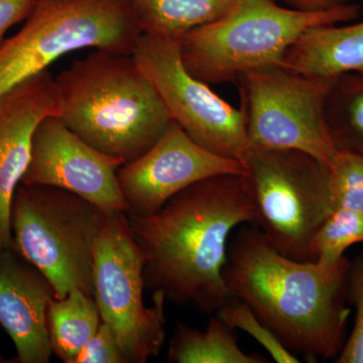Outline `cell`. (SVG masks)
<instances>
[{"label":"cell","mask_w":363,"mask_h":363,"mask_svg":"<svg viewBox=\"0 0 363 363\" xmlns=\"http://www.w3.org/2000/svg\"><path fill=\"white\" fill-rule=\"evenodd\" d=\"M329 185L334 208L363 214V157L339 150L329 167Z\"/></svg>","instance_id":"cell-22"},{"label":"cell","mask_w":363,"mask_h":363,"mask_svg":"<svg viewBox=\"0 0 363 363\" xmlns=\"http://www.w3.org/2000/svg\"><path fill=\"white\" fill-rule=\"evenodd\" d=\"M108 212L80 196L50 186L20 184L11 203L14 248L54 286L93 297L94 245Z\"/></svg>","instance_id":"cell-6"},{"label":"cell","mask_w":363,"mask_h":363,"mask_svg":"<svg viewBox=\"0 0 363 363\" xmlns=\"http://www.w3.org/2000/svg\"><path fill=\"white\" fill-rule=\"evenodd\" d=\"M236 0H131L143 35L180 40L222 18Z\"/></svg>","instance_id":"cell-16"},{"label":"cell","mask_w":363,"mask_h":363,"mask_svg":"<svg viewBox=\"0 0 363 363\" xmlns=\"http://www.w3.org/2000/svg\"><path fill=\"white\" fill-rule=\"evenodd\" d=\"M145 257L143 281L167 300L215 314L235 300L223 278L229 240L257 208L242 175L212 177L172 197L156 213L128 214Z\"/></svg>","instance_id":"cell-1"},{"label":"cell","mask_w":363,"mask_h":363,"mask_svg":"<svg viewBox=\"0 0 363 363\" xmlns=\"http://www.w3.org/2000/svg\"><path fill=\"white\" fill-rule=\"evenodd\" d=\"M143 267L128 212H108L95 241L93 298L128 363H147L166 342V296L152 292L154 304L145 305Z\"/></svg>","instance_id":"cell-9"},{"label":"cell","mask_w":363,"mask_h":363,"mask_svg":"<svg viewBox=\"0 0 363 363\" xmlns=\"http://www.w3.org/2000/svg\"><path fill=\"white\" fill-rule=\"evenodd\" d=\"M142 35L131 0H37L20 32L0 45V97L67 52L133 55Z\"/></svg>","instance_id":"cell-5"},{"label":"cell","mask_w":363,"mask_h":363,"mask_svg":"<svg viewBox=\"0 0 363 363\" xmlns=\"http://www.w3.org/2000/svg\"><path fill=\"white\" fill-rule=\"evenodd\" d=\"M335 78L305 75L281 65L241 77L236 85L250 147L298 150L329 168L339 152L326 117Z\"/></svg>","instance_id":"cell-8"},{"label":"cell","mask_w":363,"mask_h":363,"mask_svg":"<svg viewBox=\"0 0 363 363\" xmlns=\"http://www.w3.org/2000/svg\"><path fill=\"white\" fill-rule=\"evenodd\" d=\"M102 320L94 298L72 289L65 298H54L48 307V328L52 355L74 363L94 336Z\"/></svg>","instance_id":"cell-18"},{"label":"cell","mask_w":363,"mask_h":363,"mask_svg":"<svg viewBox=\"0 0 363 363\" xmlns=\"http://www.w3.org/2000/svg\"><path fill=\"white\" fill-rule=\"evenodd\" d=\"M362 241L363 214L347 208H334L313 240V257L322 264H334L345 257L347 248Z\"/></svg>","instance_id":"cell-20"},{"label":"cell","mask_w":363,"mask_h":363,"mask_svg":"<svg viewBox=\"0 0 363 363\" xmlns=\"http://www.w3.org/2000/svg\"><path fill=\"white\" fill-rule=\"evenodd\" d=\"M133 57L172 121L205 150L242 161L250 147L242 113L186 70L179 40L143 33Z\"/></svg>","instance_id":"cell-10"},{"label":"cell","mask_w":363,"mask_h":363,"mask_svg":"<svg viewBox=\"0 0 363 363\" xmlns=\"http://www.w3.org/2000/svg\"><path fill=\"white\" fill-rule=\"evenodd\" d=\"M56 298L47 277L13 247L0 248V326L11 338V362L49 363L48 307Z\"/></svg>","instance_id":"cell-14"},{"label":"cell","mask_w":363,"mask_h":363,"mask_svg":"<svg viewBox=\"0 0 363 363\" xmlns=\"http://www.w3.org/2000/svg\"><path fill=\"white\" fill-rule=\"evenodd\" d=\"M350 260L298 262L277 252L259 228L240 226L229 240L223 278L233 295L294 354L336 359L345 343Z\"/></svg>","instance_id":"cell-2"},{"label":"cell","mask_w":363,"mask_h":363,"mask_svg":"<svg viewBox=\"0 0 363 363\" xmlns=\"http://www.w3.org/2000/svg\"><path fill=\"white\" fill-rule=\"evenodd\" d=\"M340 25L306 30L289 48L279 65L321 77L363 72V21Z\"/></svg>","instance_id":"cell-15"},{"label":"cell","mask_w":363,"mask_h":363,"mask_svg":"<svg viewBox=\"0 0 363 363\" xmlns=\"http://www.w3.org/2000/svg\"><path fill=\"white\" fill-rule=\"evenodd\" d=\"M326 117L337 150L363 157V72L335 78L327 97Z\"/></svg>","instance_id":"cell-19"},{"label":"cell","mask_w":363,"mask_h":363,"mask_svg":"<svg viewBox=\"0 0 363 363\" xmlns=\"http://www.w3.org/2000/svg\"><path fill=\"white\" fill-rule=\"evenodd\" d=\"M59 113L56 80L48 70L0 97V248L14 245L11 203L30 164L35 131L45 118Z\"/></svg>","instance_id":"cell-13"},{"label":"cell","mask_w":363,"mask_h":363,"mask_svg":"<svg viewBox=\"0 0 363 363\" xmlns=\"http://www.w3.org/2000/svg\"><path fill=\"white\" fill-rule=\"evenodd\" d=\"M167 360L173 363H267L262 355L241 350L234 330L214 314L204 331L176 323L169 339Z\"/></svg>","instance_id":"cell-17"},{"label":"cell","mask_w":363,"mask_h":363,"mask_svg":"<svg viewBox=\"0 0 363 363\" xmlns=\"http://www.w3.org/2000/svg\"><path fill=\"white\" fill-rule=\"evenodd\" d=\"M286 4L296 11L319 13L345 6L350 4V0H286Z\"/></svg>","instance_id":"cell-26"},{"label":"cell","mask_w":363,"mask_h":363,"mask_svg":"<svg viewBox=\"0 0 363 363\" xmlns=\"http://www.w3.org/2000/svg\"><path fill=\"white\" fill-rule=\"evenodd\" d=\"M55 80L59 118L91 147L125 164L145 155L172 121L133 55L95 50Z\"/></svg>","instance_id":"cell-3"},{"label":"cell","mask_w":363,"mask_h":363,"mask_svg":"<svg viewBox=\"0 0 363 363\" xmlns=\"http://www.w3.org/2000/svg\"><path fill=\"white\" fill-rule=\"evenodd\" d=\"M74 363H128L111 329L101 322Z\"/></svg>","instance_id":"cell-24"},{"label":"cell","mask_w":363,"mask_h":363,"mask_svg":"<svg viewBox=\"0 0 363 363\" xmlns=\"http://www.w3.org/2000/svg\"><path fill=\"white\" fill-rule=\"evenodd\" d=\"M357 4L304 13L277 0H236L219 20L184 35L180 43L186 70L208 85L235 83L250 72L279 65L303 33L359 18Z\"/></svg>","instance_id":"cell-4"},{"label":"cell","mask_w":363,"mask_h":363,"mask_svg":"<svg viewBox=\"0 0 363 363\" xmlns=\"http://www.w3.org/2000/svg\"><path fill=\"white\" fill-rule=\"evenodd\" d=\"M242 174L240 161L205 150L172 121L145 155L119 168L117 180L128 205V213L147 216L198 182Z\"/></svg>","instance_id":"cell-11"},{"label":"cell","mask_w":363,"mask_h":363,"mask_svg":"<svg viewBox=\"0 0 363 363\" xmlns=\"http://www.w3.org/2000/svg\"><path fill=\"white\" fill-rule=\"evenodd\" d=\"M241 164L264 240L290 259L314 262L313 240L334 209L328 167L298 150L253 147Z\"/></svg>","instance_id":"cell-7"},{"label":"cell","mask_w":363,"mask_h":363,"mask_svg":"<svg viewBox=\"0 0 363 363\" xmlns=\"http://www.w3.org/2000/svg\"><path fill=\"white\" fill-rule=\"evenodd\" d=\"M347 302L355 316L350 337L334 362L363 363V253L350 260L347 277Z\"/></svg>","instance_id":"cell-23"},{"label":"cell","mask_w":363,"mask_h":363,"mask_svg":"<svg viewBox=\"0 0 363 363\" xmlns=\"http://www.w3.org/2000/svg\"><path fill=\"white\" fill-rule=\"evenodd\" d=\"M125 164L81 140L58 116L38 125L32 157L21 184L69 191L106 212H128L117 172Z\"/></svg>","instance_id":"cell-12"},{"label":"cell","mask_w":363,"mask_h":363,"mask_svg":"<svg viewBox=\"0 0 363 363\" xmlns=\"http://www.w3.org/2000/svg\"><path fill=\"white\" fill-rule=\"evenodd\" d=\"M37 0H0V45L7 30L26 20Z\"/></svg>","instance_id":"cell-25"},{"label":"cell","mask_w":363,"mask_h":363,"mask_svg":"<svg viewBox=\"0 0 363 363\" xmlns=\"http://www.w3.org/2000/svg\"><path fill=\"white\" fill-rule=\"evenodd\" d=\"M215 315H217L233 330L245 332L255 339L264 350L271 355L272 359L279 363H298L297 355L286 350L274 332L260 321L250 306L242 301L235 298L233 302L224 305Z\"/></svg>","instance_id":"cell-21"}]
</instances>
